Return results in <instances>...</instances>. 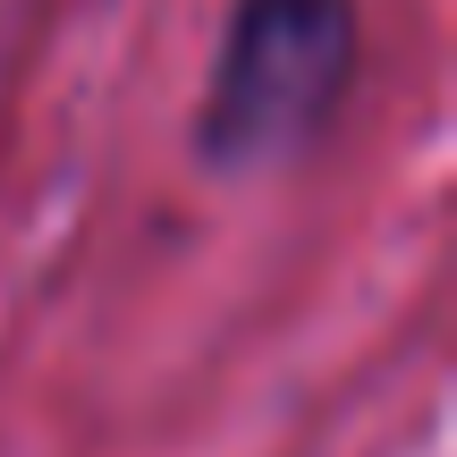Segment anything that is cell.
Returning <instances> with one entry per match:
<instances>
[{
    "mask_svg": "<svg viewBox=\"0 0 457 457\" xmlns=\"http://www.w3.org/2000/svg\"><path fill=\"white\" fill-rule=\"evenodd\" d=\"M364 0H228L187 102V162L212 187H279L339 145L364 94Z\"/></svg>",
    "mask_w": 457,
    "mask_h": 457,
    "instance_id": "cell-1",
    "label": "cell"
}]
</instances>
